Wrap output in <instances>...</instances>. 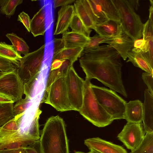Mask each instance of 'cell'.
<instances>
[{"label":"cell","instance_id":"1","mask_svg":"<svg viewBox=\"0 0 153 153\" xmlns=\"http://www.w3.org/2000/svg\"><path fill=\"white\" fill-rule=\"evenodd\" d=\"M119 53L109 45L83 51L79 59L85 78L96 79L125 97L127 94L122 78V64Z\"/></svg>","mask_w":153,"mask_h":153},{"label":"cell","instance_id":"2","mask_svg":"<svg viewBox=\"0 0 153 153\" xmlns=\"http://www.w3.org/2000/svg\"><path fill=\"white\" fill-rule=\"evenodd\" d=\"M39 140L42 153H69L65 124L59 116L47 120Z\"/></svg>","mask_w":153,"mask_h":153},{"label":"cell","instance_id":"3","mask_svg":"<svg viewBox=\"0 0 153 153\" xmlns=\"http://www.w3.org/2000/svg\"><path fill=\"white\" fill-rule=\"evenodd\" d=\"M45 45L37 50L22 57L18 69L24 84L26 97L31 98L35 82L39 75L44 58Z\"/></svg>","mask_w":153,"mask_h":153},{"label":"cell","instance_id":"4","mask_svg":"<svg viewBox=\"0 0 153 153\" xmlns=\"http://www.w3.org/2000/svg\"><path fill=\"white\" fill-rule=\"evenodd\" d=\"M91 80L85 78V80L82 105L79 112L95 126L104 127L114 120L97 100L91 87Z\"/></svg>","mask_w":153,"mask_h":153},{"label":"cell","instance_id":"5","mask_svg":"<svg viewBox=\"0 0 153 153\" xmlns=\"http://www.w3.org/2000/svg\"><path fill=\"white\" fill-rule=\"evenodd\" d=\"M118 10L123 31L135 42L142 37L144 24L128 0H112Z\"/></svg>","mask_w":153,"mask_h":153},{"label":"cell","instance_id":"6","mask_svg":"<svg viewBox=\"0 0 153 153\" xmlns=\"http://www.w3.org/2000/svg\"><path fill=\"white\" fill-rule=\"evenodd\" d=\"M91 87L99 103L113 120L125 119L126 101L111 89L92 83Z\"/></svg>","mask_w":153,"mask_h":153},{"label":"cell","instance_id":"7","mask_svg":"<svg viewBox=\"0 0 153 153\" xmlns=\"http://www.w3.org/2000/svg\"><path fill=\"white\" fill-rule=\"evenodd\" d=\"M41 102L50 105L58 111L74 110L68 99L65 77L56 79L45 90Z\"/></svg>","mask_w":153,"mask_h":153},{"label":"cell","instance_id":"8","mask_svg":"<svg viewBox=\"0 0 153 153\" xmlns=\"http://www.w3.org/2000/svg\"><path fill=\"white\" fill-rule=\"evenodd\" d=\"M24 93V84L18 69L9 72H0V95L14 102L22 99Z\"/></svg>","mask_w":153,"mask_h":153},{"label":"cell","instance_id":"9","mask_svg":"<svg viewBox=\"0 0 153 153\" xmlns=\"http://www.w3.org/2000/svg\"><path fill=\"white\" fill-rule=\"evenodd\" d=\"M68 96L74 110L79 112L82 105L85 80L72 66L65 76Z\"/></svg>","mask_w":153,"mask_h":153},{"label":"cell","instance_id":"10","mask_svg":"<svg viewBox=\"0 0 153 153\" xmlns=\"http://www.w3.org/2000/svg\"><path fill=\"white\" fill-rule=\"evenodd\" d=\"M145 133L142 123L127 122L117 137L128 149L132 151L141 143Z\"/></svg>","mask_w":153,"mask_h":153},{"label":"cell","instance_id":"11","mask_svg":"<svg viewBox=\"0 0 153 153\" xmlns=\"http://www.w3.org/2000/svg\"><path fill=\"white\" fill-rule=\"evenodd\" d=\"M149 11V19L143 25V44L141 50L143 56L153 69V5H151Z\"/></svg>","mask_w":153,"mask_h":153},{"label":"cell","instance_id":"12","mask_svg":"<svg viewBox=\"0 0 153 153\" xmlns=\"http://www.w3.org/2000/svg\"><path fill=\"white\" fill-rule=\"evenodd\" d=\"M134 42L124 32L122 27L117 35L102 42L108 44L114 48L120 57L125 60L128 58V52L133 47Z\"/></svg>","mask_w":153,"mask_h":153},{"label":"cell","instance_id":"13","mask_svg":"<svg viewBox=\"0 0 153 153\" xmlns=\"http://www.w3.org/2000/svg\"><path fill=\"white\" fill-rule=\"evenodd\" d=\"M39 140L30 136L19 134L0 140V152L24 148Z\"/></svg>","mask_w":153,"mask_h":153},{"label":"cell","instance_id":"14","mask_svg":"<svg viewBox=\"0 0 153 153\" xmlns=\"http://www.w3.org/2000/svg\"><path fill=\"white\" fill-rule=\"evenodd\" d=\"M84 144L89 149H93L101 153H128L122 146L98 137L87 139Z\"/></svg>","mask_w":153,"mask_h":153},{"label":"cell","instance_id":"15","mask_svg":"<svg viewBox=\"0 0 153 153\" xmlns=\"http://www.w3.org/2000/svg\"><path fill=\"white\" fill-rule=\"evenodd\" d=\"M75 14L74 5L62 7L58 12L57 20L53 34L58 35L66 32Z\"/></svg>","mask_w":153,"mask_h":153},{"label":"cell","instance_id":"16","mask_svg":"<svg viewBox=\"0 0 153 153\" xmlns=\"http://www.w3.org/2000/svg\"><path fill=\"white\" fill-rule=\"evenodd\" d=\"M143 104V126L146 133L153 132V95L148 89L144 91Z\"/></svg>","mask_w":153,"mask_h":153},{"label":"cell","instance_id":"17","mask_svg":"<svg viewBox=\"0 0 153 153\" xmlns=\"http://www.w3.org/2000/svg\"><path fill=\"white\" fill-rule=\"evenodd\" d=\"M143 116V103L140 101L136 100L126 103L125 119L127 122L142 123Z\"/></svg>","mask_w":153,"mask_h":153},{"label":"cell","instance_id":"18","mask_svg":"<svg viewBox=\"0 0 153 153\" xmlns=\"http://www.w3.org/2000/svg\"><path fill=\"white\" fill-rule=\"evenodd\" d=\"M87 0H78L74 2L75 13L88 28L95 29L96 25L90 11Z\"/></svg>","mask_w":153,"mask_h":153},{"label":"cell","instance_id":"19","mask_svg":"<svg viewBox=\"0 0 153 153\" xmlns=\"http://www.w3.org/2000/svg\"><path fill=\"white\" fill-rule=\"evenodd\" d=\"M45 5H43L31 20L30 31L35 37L44 35L46 31Z\"/></svg>","mask_w":153,"mask_h":153},{"label":"cell","instance_id":"20","mask_svg":"<svg viewBox=\"0 0 153 153\" xmlns=\"http://www.w3.org/2000/svg\"><path fill=\"white\" fill-rule=\"evenodd\" d=\"M64 48H84L89 40L88 38L81 34L71 31H66L62 33L61 38Z\"/></svg>","mask_w":153,"mask_h":153},{"label":"cell","instance_id":"21","mask_svg":"<svg viewBox=\"0 0 153 153\" xmlns=\"http://www.w3.org/2000/svg\"><path fill=\"white\" fill-rule=\"evenodd\" d=\"M127 57L128 59L127 62H131L134 66L153 74V69L143 56L140 49L134 47L132 48L128 52Z\"/></svg>","mask_w":153,"mask_h":153},{"label":"cell","instance_id":"22","mask_svg":"<svg viewBox=\"0 0 153 153\" xmlns=\"http://www.w3.org/2000/svg\"><path fill=\"white\" fill-rule=\"evenodd\" d=\"M108 20L120 24V18L118 10L112 0H95Z\"/></svg>","mask_w":153,"mask_h":153},{"label":"cell","instance_id":"23","mask_svg":"<svg viewBox=\"0 0 153 153\" xmlns=\"http://www.w3.org/2000/svg\"><path fill=\"white\" fill-rule=\"evenodd\" d=\"M121 28L119 23L108 20L96 25L94 30L101 36L111 37L115 36Z\"/></svg>","mask_w":153,"mask_h":153},{"label":"cell","instance_id":"24","mask_svg":"<svg viewBox=\"0 0 153 153\" xmlns=\"http://www.w3.org/2000/svg\"><path fill=\"white\" fill-rule=\"evenodd\" d=\"M83 50V47L73 48H64L53 53L52 60L55 59L68 60L74 63L78 58L81 57Z\"/></svg>","mask_w":153,"mask_h":153},{"label":"cell","instance_id":"25","mask_svg":"<svg viewBox=\"0 0 153 153\" xmlns=\"http://www.w3.org/2000/svg\"><path fill=\"white\" fill-rule=\"evenodd\" d=\"M19 120L14 117L0 127V140L19 134Z\"/></svg>","mask_w":153,"mask_h":153},{"label":"cell","instance_id":"26","mask_svg":"<svg viewBox=\"0 0 153 153\" xmlns=\"http://www.w3.org/2000/svg\"><path fill=\"white\" fill-rule=\"evenodd\" d=\"M6 36L11 42L17 53L21 56V54L25 56L29 53V48L25 40L14 33H7Z\"/></svg>","mask_w":153,"mask_h":153},{"label":"cell","instance_id":"27","mask_svg":"<svg viewBox=\"0 0 153 153\" xmlns=\"http://www.w3.org/2000/svg\"><path fill=\"white\" fill-rule=\"evenodd\" d=\"M130 153H153V132L146 133L141 143Z\"/></svg>","mask_w":153,"mask_h":153},{"label":"cell","instance_id":"28","mask_svg":"<svg viewBox=\"0 0 153 153\" xmlns=\"http://www.w3.org/2000/svg\"><path fill=\"white\" fill-rule=\"evenodd\" d=\"M72 32L82 34L89 38L92 31L87 28L83 24L78 16L76 14L74 15L70 25Z\"/></svg>","mask_w":153,"mask_h":153},{"label":"cell","instance_id":"29","mask_svg":"<svg viewBox=\"0 0 153 153\" xmlns=\"http://www.w3.org/2000/svg\"><path fill=\"white\" fill-rule=\"evenodd\" d=\"M0 56L19 61L22 57L12 45L7 44L4 42H0Z\"/></svg>","mask_w":153,"mask_h":153},{"label":"cell","instance_id":"30","mask_svg":"<svg viewBox=\"0 0 153 153\" xmlns=\"http://www.w3.org/2000/svg\"><path fill=\"white\" fill-rule=\"evenodd\" d=\"M13 103H0V127L14 117Z\"/></svg>","mask_w":153,"mask_h":153},{"label":"cell","instance_id":"31","mask_svg":"<svg viewBox=\"0 0 153 153\" xmlns=\"http://www.w3.org/2000/svg\"><path fill=\"white\" fill-rule=\"evenodd\" d=\"M23 1L22 0H7L6 3L1 7L0 13L5 15L7 17L10 18L14 14L17 6Z\"/></svg>","mask_w":153,"mask_h":153},{"label":"cell","instance_id":"32","mask_svg":"<svg viewBox=\"0 0 153 153\" xmlns=\"http://www.w3.org/2000/svg\"><path fill=\"white\" fill-rule=\"evenodd\" d=\"M87 1L90 5L96 25L108 20L101 10L100 6L95 0H87Z\"/></svg>","mask_w":153,"mask_h":153},{"label":"cell","instance_id":"33","mask_svg":"<svg viewBox=\"0 0 153 153\" xmlns=\"http://www.w3.org/2000/svg\"><path fill=\"white\" fill-rule=\"evenodd\" d=\"M20 61L9 59L0 56V71L2 72L11 71L18 69Z\"/></svg>","mask_w":153,"mask_h":153},{"label":"cell","instance_id":"34","mask_svg":"<svg viewBox=\"0 0 153 153\" xmlns=\"http://www.w3.org/2000/svg\"><path fill=\"white\" fill-rule=\"evenodd\" d=\"M30 99L26 97L17 101L13 108L14 117L20 119L24 115Z\"/></svg>","mask_w":153,"mask_h":153},{"label":"cell","instance_id":"35","mask_svg":"<svg viewBox=\"0 0 153 153\" xmlns=\"http://www.w3.org/2000/svg\"><path fill=\"white\" fill-rule=\"evenodd\" d=\"M110 37L101 36L95 34L92 37H89V40L83 48V51H89L99 46L102 42L109 39Z\"/></svg>","mask_w":153,"mask_h":153},{"label":"cell","instance_id":"36","mask_svg":"<svg viewBox=\"0 0 153 153\" xmlns=\"http://www.w3.org/2000/svg\"><path fill=\"white\" fill-rule=\"evenodd\" d=\"M153 74L145 72L142 73V78L145 84L147 85L148 90L153 95Z\"/></svg>","mask_w":153,"mask_h":153},{"label":"cell","instance_id":"37","mask_svg":"<svg viewBox=\"0 0 153 153\" xmlns=\"http://www.w3.org/2000/svg\"><path fill=\"white\" fill-rule=\"evenodd\" d=\"M17 21L22 22L27 30L30 31L31 19L27 13L23 11L18 15Z\"/></svg>","mask_w":153,"mask_h":153},{"label":"cell","instance_id":"38","mask_svg":"<svg viewBox=\"0 0 153 153\" xmlns=\"http://www.w3.org/2000/svg\"><path fill=\"white\" fill-rule=\"evenodd\" d=\"M25 149L27 153H42L39 140L30 145Z\"/></svg>","mask_w":153,"mask_h":153},{"label":"cell","instance_id":"39","mask_svg":"<svg viewBox=\"0 0 153 153\" xmlns=\"http://www.w3.org/2000/svg\"><path fill=\"white\" fill-rule=\"evenodd\" d=\"M76 1L72 0H54L53 1V7L55 9L59 7H64Z\"/></svg>","mask_w":153,"mask_h":153},{"label":"cell","instance_id":"40","mask_svg":"<svg viewBox=\"0 0 153 153\" xmlns=\"http://www.w3.org/2000/svg\"><path fill=\"white\" fill-rule=\"evenodd\" d=\"M53 52L55 53L64 48V45L62 39H53Z\"/></svg>","mask_w":153,"mask_h":153},{"label":"cell","instance_id":"41","mask_svg":"<svg viewBox=\"0 0 153 153\" xmlns=\"http://www.w3.org/2000/svg\"><path fill=\"white\" fill-rule=\"evenodd\" d=\"M65 60L55 59L52 60L50 71H53L59 68L62 65Z\"/></svg>","mask_w":153,"mask_h":153},{"label":"cell","instance_id":"42","mask_svg":"<svg viewBox=\"0 0 153 153\" xmlns=\"http://www.w3.org/2000/svg\"><path fill=\"white\" fill-rule=\"evenodd\" d=\"M0 153H27L25 148L7 150L0 152Z\"/></svg>","mask_w":153,"mask_h":153},{"label":"cell","instance_id":"43","mask_svg":"<svg viewBox=\"0 0 153 153\" xmlns=\"http://www.w3.org/2000/svg\"><path fill=\"white\" fill-rule=\"evenodd\" d=\"M14 101L10 99L5 96L0 95V103H14Z\"/></svg>","mask_w":153,"mask_h":153},{"label":"cell","instance_id":"44","mask_svg":"<svg viewBox=\"0 0 153 153\" xmlns=\"http://www.w3.org/2000/svg\"><path fill=\"white\" fill-rule=\"evenodd\" d=\"M143 44V42L142 39H138L134 42L133 47L134 48H139L141 50Z\"/></svg>","mask_w":153,"mask_h":153},{"label":"cell","instance_id":"45","mask_svg":"<svg viewBox=\"0 0 153 153\" xmlns=\"http://www.w3.org/2000/svg\"><path fill=\"white\" fill-rule=\"evenodd\" d=\"M128 1L134 9L135 8L136 9H137L138 7L139 6L138 1L128 0Z\"/></svg>","mask_w":153,"mask_h":153},{"label":"cell","instance_id":"46","mask_svg":"<svg viewBox=\"0 0 153 153\" xmlns=\"http://www.w3.org/2000/svg\"><path fill=\"white\" fill-rule=\"evenodd\" d=\"M7 0H0V6L3 5L7 2Z\"/></svg>","mask_w":153,"mask_h":153},{"label":"cell","instance_id":"47","mask_svg":"<svg viewBox=\"0 0 153 153\" xmlns=\"http://www.w3.org/2000/svg\"><path fill=\"white\" fill-rule=\"evenodd\" d=\"M90 152L91 153H101L93 149H90Z\"/></svg>","mask_w":153,"mask_h":153},{"label":"cell","instance_id":"48","mask_svg":"<svg viewBox=\"0 0 153 153\" xmlns=\"http://www.w3.org/2000/svg\"><path fill=\"white\" fill-rule=\"evenodd\" d=\"M74 153H91L90 152H88V153H84L83 152H75Z\"/></svg>","mask_w":153,"mask_h":153}]
</instances>
